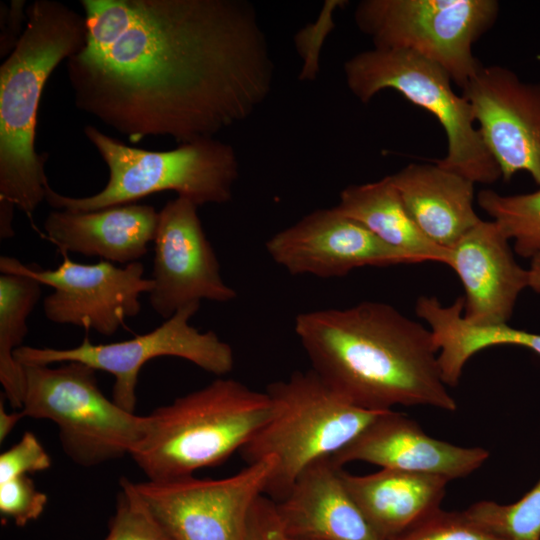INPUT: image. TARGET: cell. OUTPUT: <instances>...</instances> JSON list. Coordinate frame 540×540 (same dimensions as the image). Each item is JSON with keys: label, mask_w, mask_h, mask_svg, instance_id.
Wrapping results in <instances>:
<instances>
[{"label": "cell", "mask_w": 540, "mask_h": 540, "mask_svg": "<svg viewBox=\"0 0 540 540\" xmlns=\"http://www.w3.org/2000/svg\"><path fill=\"white\" fill-rule=\"evenodd\" d=\"M85 46L66 61L76 107L137 143L215 138L250 117L274 81L245 0H81Z\"/></svg>", "instance_id": "1"}, {"label": "cell", "mask_w": 540, "mask_h": 540, "mask_svg": "<svg viewBox=\"0 0 540 540\" xmlns=\"http://www.w3.org/2000/svg\"><path fill=\"white\" fill-rule=\"evenodd\" d=\"M294 330L311 369L358 407L457 409L441 376L431 330L387 303L300 313Z\"/></svg>", "instance_id": "2"}, {"label": "cell", "mask_w": 540, "mask_h": 540, "mask_svg": "<svg viewBox=\"0 0 540 540\" xmlns=\"http://www.w3.org/2000/svg\"><path fill=\"white\" fill-rule=\"evenodd\" d=\"M25 27L0 67V203L28 216L45 200L46 155L35 149L41 94L54 69L86 43L84 15L55 0L28 5Z\"/></svg>", "instance_id": "3"}, {"label": "cell", "mask_w": 540, "mask_h": 540, "mask_svg": "<svg viewBox=\"0 0 540 540\" xmlns=\"http://www.w3.org/2000/svg\"><path fill=\"white\" fill-rule=\"evenodd\" d=\"M270 407L265 391L218 378L150 413L146 436L130 456L150 481L192 476L240 451Z\"/></svg>", "instance_id": "4"}, {"label": "cell", "mask_w": 540, "mask_h": 540, "mask_svg": "<svg viewBox=\"0 0 540 540\" xmlns=\"http://www.w3.org/2000/svg\"><path fill=\"white\" fill-rule=\"evenodd\" d=\"M84 134L106 163L109 178L98 193L71 197L46 185L45 200L57 209L89 212L135 203L161 191H175L197 206L231 200L239 176L233 147L216 138L181 143L168 151L131 147L86 126Z\"/></svg>", "instance_id": "5"}, {"label": "cell", "mask_w": 540, "mask_h": 540, "mask_svg": "<svg viewBox=\"0 0 540 540\" xmlns=\"http://www.w3.org/2000/svg\"><path fill=\"white\" fill-rule=\"evenodd\" d=\"M265 392L269 416L239 452L247 464L275 459L265 494L278 500L308 466L336 454L384 412L354 405L313 369L272 382Z\"/></svg>", "instance_id": "6"}, {"label": "cell", "mask_w": 540, "mask_h": 540, "mask_svg": "<svg viewBox=\"0 0 540 540\" xmlns=\"http://www.w3.org/2000/svg\"><path fill=\"white\" fill-rule=\"evenodd\" d=\"M24 417L47 419L58 428L67 457L94 467L131 455L149 427V415L129 412L108 399L98 386L96 370L80 362L22 365Z\"/></svg>", "instance_id": "7"}, {"label": "cell", "mask_w": 540, "mask_h": 540, "mask_svg": "<svg viewBox=\"0 0 540 540\" xmlns=\"http://www.w3.org/2000/svg\"><path fill=\"white\" fill-rule=\"evenodd\" d=\"M343 70L349 90L363 103L393 89L432 114L447 139L446 155L436 161L438 165L473 183L492 184L501 178L475 127L469 102L454 92L450 76L440 66L407 50L373 48L348 59Z\"/></svg>", "instance_id": "8"}, {"label": "cell", "mask_w": 540, "mask_h": 540, "mask_svg": "<svg viewBox=\"0 0 540 540\" xmlns=\"http://www.w3.org/2000/svg\"><path fill=\"white\" fill-rule=\"evenodd\" d=\"M498 13L495 0H363L354 20L374 48L413 52L440 66L463 89L483 66L473 44Z\"/></svg>", "instance_id": "9"}, {"label": "cell", "mask_w": 540, "mask_h": 540, "mask_svg": "<svg viewBox=\"0 0 540 540\" xmlns=\"http://www.w3.org/2000/svg\"><path fill=\"white\" fill-rule=\"evenodd\" d=\"M193 303L178 310L159 327L132 339L93 344L85 337L82 343L68 349L21 346L14 352L20 365H52L80 362L114 377L112 399L121 408L135 412L139 372L150 360L177 357L190 361L217 376L232 371L234 354L231 346L213 331L201 332L190 324L199 310Z\"/></svg>", "instance_id": "10"}, {"label": "cell", "mask_w": 540, "mask_h": 540, "mask_svg": "<svg viewBox=\"0 0 540 540\" xmlns=\"http://www.w3.org/2000/svg\"><path fill=\"white\" fill-rule=\"evenodd\" d=\"M274 466L269 457L226 478L192 475L132 485L170 540H245L251 509Z\"/></svg>", "instance_id": "11"}, {"label": "cell", "mask_w": 540, "mask_h": 540, "mask_svg": "<svg viewBox=\"0 0 540 540\" xmlns=\"http://www.w3.org/2000/svg\"><path fill=\"white\" fill-rule=\"evenodd\" d=\"M0 271L23 273L53 288L43 302V312L51 322L94 330L104 336L113 335L128 318L138 315L140 296L153 289L139 261L117 267L105 260L80 264L64 255L58 267L41 269L1 256Z\"/></svg>", "instance_id": "12"}, {"label": "cell", "mask_w": 540, "mask_h": 540, "mask_svg": "<svg viewBox=\"0 0 540 540\" xmlns=\"http://www.w3.org/2000/svg\"><path fill=\"white\" fill-rule=\"evenodd\" d=\"M197 208L177 196L158 212L149 300L165 320L187 305L202 300L225 303L237 296L221 276Z\"/></svg>", "instance_id": "13"}, {"label": "cell", "mask_w": 540, "mask_h": 540, "mask_svg": "<svg viewBox=\"0 0 540 540\" xmlns=\"http://www.w3.org/2000/svg\"><path fill=\"white\" fill-rule=\"evenodd\" d=\"M462 92L501 178L525 171L540 187V83L524 82L502 66H482Z\"/></svg>", "instance_id": "14"}, {"label": "cell", "mask_w": 540, "mask_h": 540, "mask_svg": "<svg viewBox=\"0 0 540 540\" xmlns=\"http://www.w3.org/2000/svg\"><path fill=\"white\" fill-rule=\"evenodd\" d=\"M268 255L292 275L343 277L363 266L414 263L335 207L317 209L265 243Z\"/></svg>", "instance_id": "15"}, {"label": "cell", "mask_w": 540, "mask_h": 540, "mask_svg": "<svg viewBox=\"0 0 540 540\" xmlns=\"http://www.w3.org/2000/svg\"><path fill=\"white\" fill-rule=\"evenodd\" d=\"M489 457L482 447L457 446L428 436L420 426L393 410L379 414L355 439L331 456L335 465L362 461L451 481L466 477Z\"/></svg>", "instance_id": "16"}, {"label": "cell", "mask_w": 540, "mask_h": 540, "mask_svg": "<svg viewBox=\"0 0 540 540\" xmlns=\"http://www.w3.org/2000/svg\"><path fill=\"white\" fill-rule=\"evenodd\" d=\"M447 265L463 285V316L473 324L507 323L519 294L529 287L528 269L516 262L509 239L493 220L468 230L449 249Z\"/></svg>", "instance_id": "17"}, {"label": "cell", "mask_w": 540, "mask_h": 540, "mask_svg": "<svg viewBox=\"0 0 540 540\" xmlns=\"http://www.w3.org/2000/svg\"><path fill=\"white\" fill-rule=\"evenodd\" d=\"M331 457L308 466L275 502L285 536L296 540H384L348 493Z\"/></svg>", "instance_id": "18"}, {"label": "cell", "mask_w": 540, "mask_h": 540, "mask_svg": "<svg viewBox=\"0 0 540 540\" xmlns=\"http://www.w3.org/2000/svg\"><path fill=\"white\" fill-rule=\"evenodd\" d=\"M157 223L153 206L131 203L89 212L55 210L45 218L43 229L63 253L126 265L146 254Z\"/></svg>", "instance_id": "19"}, {"label": "cell", "mask_w": 540, "mask_h": 540, "mask_svg": "<svg viewBox=\"0 0 540 540\" xmlns=\"http://www.w3.org/2000/svg\"><path fill=\"white\" fill-rule=\"evenodd\" d=\"M410 216L436 245L450 249L481 219L473 206L474 184L436 164H410L391 175Z\"/></svg>", "instance_id": "20"}, {"label": "cell", "mask_w": 540, "mask_h": 540, "mask_svg": "<svg viewBox=\"0 0 540 540\" xmlns=\"http://www.w3.org/2000/svg\"><path fill=\"white\" fill-rule=\"evenodd\" d=\"M342 481L373 529L390 540L440 509L446 478L393 469L354 475L341 468Z\"/></svg>", "instance_id": "21"}, {"label": "cell", "mask_w": 540, "mask_h": 540, "mask_svg": "<svg viewBox=\"0 0 540 540\" xmlns=\"http://www.w3.org/2000/svg\"><path fill=\"white\" fill-rule=\"evenodd\" d=\"M463 309V297L444 306L436 297L421 296L415 306L416 314L433 334L441 376L447 386H456L467 361L491 346H521L540 355V334L507 323L473 324L464 318Z\"/></svg>", "instance_id": "22"}, {"label": "cell", "mask_w": 540, "mask_h": 540, "mask_svg": "<svg viewBox=\"0 0 540 540\" xmlns=\"http://www.w3.org/2000/svg\"><path fill=\"white\" fill-rule=\"evenodd\" d=\"M334 207L361 223L387 245L408 255L414 263L429 261L447 265L449 250L436 245L421 232L391 175L344 188Z\"/></svg>", "instance_id": "23"}, {"label": "cell", "mask_w": 540, "mask_h": 540, "mask_svg": "<svg viewBox=\"0 0 540 540\" xmlns=\"http://www.w3.org/2000/svg\"><path fill=\"white\" fill-rule=\"evenodd\" d=\"M41 285L23 273L0 275V383L4 398L15 409L22 407L25 377L14 352L28 333L27 320L40 299Z\"/></svg>", "instance_id": "24"}, {"label": "cell", "mask_w": 540, "mask_h": 540, "mask_svg": "<svg viewBox=\"0 0 540 540\" xmlns=\"http://www.w3.org/2000/svg\"><path fill=\"white\" fill-rule=\"evenodd\" d=\"M477 202L510 240L517 254L533 258L540 253V187L518 195L482 190Z\"/></svg>", "instance_id": "25"}, {"label": "cell", "mask_w": 540, "mask_h": 540, "mask_svg": "<svg viewBox=\"0 0 540 540\" xmlns=\"http://www.w3.org/2000/svg\"><path fill=\"white\" fill-rule=\"evenodd\" d=\"M464 511L505 540H540V480L515 503L503 505L485 500Z\"/></svg>", "instance_id": "26"}, {"label": "cell", "mask_w": 540, "mask_h": 540, "mask_svg": "<svg viewBox=\"0 0 540 540\" xmlns=\"http://www.w3.org/2000/svg\"><path fill=\"white\" fill-rule=\"evenodd\" d=\"M116 511L104 540H170L135 491L132 481L120 480Z\"/></svg>", "instance_id": "27"}, {"label": "cell", "mask_w": 540, "mask_h": 540, "mask_svg": "<svg viewBox=\"0 0 540 540\" xmlns=\"http://www.w3.org/2000/svg\"><path fill=\"white\" fill-rule=\"evenodd\" d=\"M390 540H505L472 520L465 511L441 508Z\"/></svg>", "instance_id": "28"}, {"label": "cell", "mask_w": 540, "mask_h": 540, "mask_svg": "<svg viewBox=\"0 0 540 540\" xmlns=\"http://www.w3.org/2000/svg\"><path fill=\"white\" fill-rule=\"evenodd\" d=\"M47 502V495L39 491L27 475L0 484V514L17 526L36 520Z\"/></svg>", "instance_id": "29"}, {"label": "cell", "mask_w": 540, "mask_h": 540, "mask_svg": "<svg viewBox=\"0 0 540 540\" xmlns=\"http://www.w3.org/2000/svg\"><path fill=\"white\" fill-rule=\"evenodd\" d=\"M52 461L38 438L25 432L21 439L0 455V484L31 473L43 472Z\"/></svg>", "instance_id": "30"}, {"label": "cell", "mask_w": 540, "mask_h": 540, "mask_svg": "<svg viewBox=\"0 0 540 540\" xmlns=\"http://www.w3.org/2000/svg\"><path fill=\"white\" fill-rule=\"evenodd\" d=\"M245 540H287L277 517L275 502L264 495L251 509Z\"/></svg>", "instance_id": "31"}, {"label": "cell", "mask_w": 540, "mask_h": 540, "mask_svg": "<svg viewBox=\"0 0 540 540\" xmlns=\"http://www.w3.org/2000/svg\"><path fill=\"white\" fill-rule=\"evenodd\" d=\"M24 417L21 411L8 413L0 400V442L2 443L13 431L17 423Z\"/></svg>", "instance_id": "32"}, {"label": "cell", "mask_w": 540, "mask_h": 540, "mask_svg": "<svg viewBox=\"0 0 540 540\" xmlns=\"http://www.w3.org/2000/svg\"><path fill=\"white\" fill-rule=\"evenodd\" d=\"M14 206L0 203V236L1 239L11 238L14 235L12 220Z\"/></svg>", "instance_id": "33"}, {"label": "cell", "mask_w": 540, "mask_h": 540, "mask_svg": "<svg viewBox=\"0 0 540 540\" xmlns=\"http://www.w3.org/2000/svg\"><path fill=\"white\" fill-rule=\"evenodd\" d=\"M528 273L529 287L540 294V253L531 259Z\"/></svg>", "instance_id": "34"}, {"label": "cell", "mask_w": 540, "mask_h": 540, "mask_svg": "<svg viewBox=\"0 0 540 540\" xmlns=\"http://www.w3.org/2000/svg\"><path fill=\"white\" fill-rule=\"evenodd\" d=\"M286 538H287V537H286ZM287 540H296V539H289V538H287Z\"/></svg>", "instance_id": "35"}]
</instances>
